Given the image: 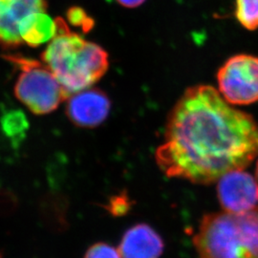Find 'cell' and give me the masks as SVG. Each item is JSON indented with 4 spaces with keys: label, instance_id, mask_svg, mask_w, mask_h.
Masks as SVG:
<instances>
[{
    "label": "cell",
    "instance_id": "cell-1",
    "mask_svg": "<svg viewBox=\"0 0 258 258\" xmlns=\"http://www.w3.org/2000/svg\"><path fill=\"white\" fill-rule=\"evenodd\" d=\"M258 157V124L210 85L189 87L170 111L155 159L169 178L217 182Z\"/></svg>",
    "mask_w": 258,
    "mask_h": 258
},
{
    "label": "cell",
    "instance_id": "cell-2",
    "mask_svg": "<svg viewBox=\"0 0 258 258\" xmlns=\"http://www.w3.org/2000/svg\"><path fill=\"white\" fill-rule=\"evenodd\" d=\"M55 21V37L41 57L70 97L89 88L106 73L108 55L102 47L71 32L62 20Z\"/></svg>",
    "mask_w": 258,
    "mask_h": 258
},
{
    "label": "cell",
    "instance_id": "cell-3",
    "mask_svg": "<svg viewBox=\"0 0 258 258\" xmlns=\"http://www.w3.org/2000/svg\"><path fill=\"white\" fill-rule=\"evenodd\" d=\"M194 244L197 258H258V209L205 215Z\"/></svg>",
    "mask_w": 258,
    "mask_h": 258
},
{
    "label": "cell",
    "instance_id": "cell-4",
    "mask_svg": "<svg viewBox=\"0 0 258 258\" xmlns=\"http://www.w3.org/2000/svg\"><path fill=\"white\" fill-rule=\"evenodd\" d=\"M7 58L20 70L15 94L29 110L45 115L55 110L68 98L55 74L44 63L19 55Z\"/></svg>",
    "mask_w": 258,
    "mask_h": 258
},
{
    "label": "cell",
    "instance_id": "cell-5",
    "mask_svg": "<svg viewBox=\"0 0 258 258\" xmlns=\"http://www.w3.org/2000/svg\"><path fill=\"white\" fill-rule=\"evenodd\" d=\"M219 93L231 105L258 102V57L240 54L230 57L217 73Z\"/></svg>",
    "mask_w": 258,
    "mask_h": 258
},
{
    "label": "cell",
    "instance_id": "cell-6",
    "mask_svg": "<svg viewBox=\"0 0 258 258\" xmlns=\"http://www.w3.org/2000/svg\"><path fill=\"white\" fill-rule=\"evenodd\" d=\"M217 197L224 212L241 214L258 209V181L244 169L232 170L217 181Z\"/></svg>",
    "mask_w": 258,
    "mask_h": 258
},
{
    "label": "cell",
    "instance_id": "cell-7",
    "mask_svg": "<svg viewBox=\"0 0 258 258\" xmlns=\"http://www.w3.org/2000/svg\"><path fill=\"white\" fill-rule=\"evenodd\" d=\"M45 13V0H0V43L10 47L20 45L24 29Z\"/></svg>",
    "mask_w": 258,
    "mask_h": 258
},
{
    "label": "cell",
    "instance_id": "cell-8",
    "mask_svg": "<svg viewBox=\"0 0 258 258\" xmlns=\"http://www.w3.org/2000/svg\"><path fill=\"white\" fill-rule=\"evenodd\" d=\"M111 103L105 93L98 89H84L69 97L67 116L81 127H96L107 119Z\"/></svg>",
    "mask_w": 258,
    "mask_h": 258
},
{
    "label": "cell",
    "instance_id": "cell-9",
    "mask_svg": "<svg viewBox=\"0 0 258 258\" xmlns=\"http://www.w3.org/2000/svg\"><path fill=\"white\" fill-rule=\"evenodd\" d=\"M164 249L163 238L147 224H137L125 231L118 248L121 258H159Z\"/></svg>",
    "mask_w": 258,
    "mask_h": 258
},
{
    "label": "cell",
    "instance_id": "cell-10",
    "mask_svg": "<svg viewBox=\"0 0 258 258\" xmlns=\"http://www.w3.org/2000/svg\"><path fill=\"white\" fill-rule=\"evenodd\" d=\"M235 19L249 31L258 29V0H235Z\"/></svg>",
    "mask_w": 258,
    "mask_h": 258
},
{
    "label": "cell",
    "instance_id": "cell-11",
    "mask_svg": "<svg viewBox=\"0 0 258 258\" xmlns=\"http://www.w3.org/2000/svg\"><path fill=\"white\" fill-rule=\"evenodd\" d=\"M2 129L4 133L12 139H19L23 136L28 127V122L24 114L20 111H9L2 117Z\"/></svg>",
    "mask_w": 258,
    "mask_h": 258
},
{
    "label": "cell",
    "instance_id": "cell-12",
    "mask_svg": "<svg viewBox=\"0 0 258 258\" xmlns=\"http://www.w3.org/2000/svg\"><path fill=\"white\" fill-rule=\"evenodd\" d=\"M84 258H121L119 249L109 244L99 242L92 245L85 252Z\"/></svg>",
    "mask_w": 258,
    "mask_h": 258
},
{
    "label": "cell",
    "instance_id": "cell-13",
    "mask_svg": "<svg viewBox=\"0 0 258 258\" xmlns=\"http://www.w3.org/2000/svg\"><path fill=\"white\" fill-rule=\"evenodd\" d=\"M131 207L130 200L126 195L120 194L112 197L107 206V209L112 215L120 216L128 212Z\"/></svg>",
    "mask_w": 258,
    "mask_h": 258
},
{
    "label": "cell",
    "instance_id": "cell-14",
    "mask_svg": "<svg viewBox=\"0 0 258 258\" xmlns=\"http://www.w3.org/2000/svg\"><path fill=\"white\" fill-rule=\"evenodd\" d=\"M121 6L126 8H136L142 5L146 0H116Z\"/></svg>",
    "mask_w": 258,
    "mask_h": 258
},
{
    "label": "cell",
    "instance_id": "cell-15",
    "mask_svg": "<svg viewBox=\"0 0 258 258\" xmlns=\"http://www.w3.org/2000/svg\"><path fill=\"white\" fill-rule=\"evenodd\" d=\"M255 174H256V179H257V181H258V160H257V164H256V170H255Z\"/></svg>",
    "mask_w": 258,
    "mask_h": 258
},
{
    "label": "cell",
    "instance_id": "cell-16",
    "mask_svg": "<svg viewBox=\"0 0 258 258\" xmlns=\"http://www.w3.org/2000/svg\"><path fill=\"white\" fill-rule=\"evenodd\" d=\"M0 258H2V257H1V254H0Z\"/></svg>",
    "mask_w": 258,
    "mask_h": 258
}]
</instances>
